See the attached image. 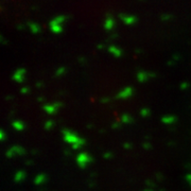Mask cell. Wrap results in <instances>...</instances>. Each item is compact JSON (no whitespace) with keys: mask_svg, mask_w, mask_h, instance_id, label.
I'll return each mask as SVG.
<instances>
[{"mask_svg":"<svg viewBox=\"0 0 191 191\" xmlns=\"http://www.w3.org/2000/svg\"><path fill=\"white\" fill-rule=\"evenodd\" d=\"M63 137L67 143L71 146L73 150H80L83 146L85 144V140L83 139L77 134L70 130H64L63 131Z\"/></svg>","mask_w":191,"mask_h":191,"instance_id":"obj_1","label":"cell"},{"mask_svg":"<svg viewBox=\"0 0 191 191\" xmlns=\"http://www.w3.org/2000/svg\"><path fill=\"white\" fill-rule=\"evenodd\" d=\"M93 162V158L87 153H80L77 156V164L80 168H86L90 162Z\"/></svg>","mask_w":191,"mask_h":191,"instance_id":"obj_2","label":"cell"},{"mask_svg":"<svg viewBox=\"0 0 191 191\" xmlns=\"http://www.w3.org/2000/svg\"><path fill=\"white\" fill-rule=\"evenodd\" d=\"M25 153H26V151H25V149L21 148V147H13V148L9 149V150L6 151V155L8 158H13V157H15L16 155L17 156L24 155Z\"/></svg>","mask_w":191,"mask_h":191,"instance_id":"obj_3","label":"cell"},{"mask_svg":"<svg viewBox=\"0 0 191 191\" xmlns=\"http://www.w3.org/2000/svg\"><path fill=\"white\" fill-rule=\"evenodd\" d=\"M59 107H61V103L54 102V103H51V104L44 105V110H45L48 115H54L55 113L59 110Z\"/></svg>","mask_w":191,"mask_h":191,"instance_id":"obj_4","label":"cell"},{"mask_svg":"<svg viewBox=\"0 0 191 191\" xmlns=\"http://www.w3.org/2000/svg\"><path fill=\"white\" fill-rule=\"evenodd\" d=\"M133 95H134V89H133L132 87H125V88H123L121 91H119L118 95H117V98L125 100V99L131 98Z\"/></svg>","mask_w":191,"mask_h":191,"instance_id":"obj_5","label":"cell"},{"mask_svg":"<svg viewBox=\"0 0 191 191\" xmlns=\"http://www.w3.org/2000/svg\"><path fill=\"white\" fill-rule=\"evenodd\" d=\"M26 77V69L24 68H18L17 70L14 72L13 74V80L17 83H22Z\"/></svg>","mask_w":191,"mask_h":191,"instance_id":"obj_6","label":"cell"},{"mask_svg":"<svg viewBox=\"0 0 191 191\" xmlns=\"http://www.w3.org/2000/svg\"><path fill=\"white\" fill-rule=\"evenodd\" d=\"M153 75L154 74H152V73L144 72V71H139V72L137 73V80L140 83H143V82L148 81V80L150 79L151 77H153Z\"/></svg>","mask_w":191,"mask_h":191,"instance_id":"obj_7","label":"cell"},{"mask_svg":"<svg viewBox=\"0 0 191 191\" xmlns=\"http://www.w3.org/2000/svg\"><path fill=\"white\" fill-rule=\"evenodd\" d=\"M46 181H47V176H46V174L40 173V174H37V175L35 176V178H34V184L37 186H40V185H43V184H45Z\"/></svg>","mask_w":191,"mask_h":191,"instance_id":"obj_8","label":"cell"},{"mask_svg":"<svg viewBox=\"0 0 191 191\" xmlns=\"http://www.w3.org/2000/svg\"><path fill=\"white\" fill-rule=\"evenodd\" d=\"M120 18L122 19V21L124 24H126V25H132L136 21V18L131 15H120Z\"/></svg>","mask_w":191,"mask_h":191,"instance_id":"obj_9","label":"cell"},{"mask_svg":"<svg viewBox=\"0 0 191 191\" xmlns=\"http://www.w3.org/2000/svg\"><path fill=\"white\" fill-rule=\"evenodd\" d=\"M14 179H15L16 183H21V181H24L25 179H26V172L25 171H17L15 174V176H14Z\"/></svg>","mask_w":191,"mask_h":191,"instance_id":"obj_10","label":"cell"},{"mask_svg":"<svg viewBox=\"0 0 191 191\" xmlns=\"http://www.w3.org/2000/svg\"><path fill=\"white\" fill-rule=\"evenodd\" d=\"M12 126L14 128V130H16L17 132H22V131L25 130V128H26V125H25L24 122H21V121H14L12 123Z\"/></svg>","mask_w":191,"mask_h":191,"instance_id":"obj_11","label":"cell"},{"mask_svg":"<svg viewBox=\"0 0 191 191\" xmlns=\"http://www.w3.org/2000/svg\"><path fill=\"white\" fill-rule=\"evenodd\" d=\"M175 120H176V118L173 116V115H167V116H165L162 118V123H165V124H173L174 122H175Z\"/></svg>","mask_w":191,"mask_h":191,"instance_id":"obj_12","label":"cell"},{"mask_svg":"<svg viewBox=\"0 0 191 191\" xmlns=\"http://www.w3.org/2000/svg\"><path fill=\"white\" fill-rule=\"evenodd\" d=\"M109 51L116 57H120L121 54H122V51H121L118 47H116V46H110V47L109 48Z\"/></svg>","mask_w":191,"mask_h":191,"instance_id":"obj_13","label":"cell"},{"mask_svg":"<svg viewBox=\"0 0 191 191\" xmlns=\"http://www.w3.org/2000/svg\"><path fill=\"white\" fill-rule=\"evenodd\" d=\"M65 19H66V17L63 15L56 16L54 19H52L51 21H50V25H59V26H62V24L65 21Z\"/></svg>","mask_w":191,"mask_h":191,"instance_id":"obj_14","label":"cell"},{"mask_svg":"<svg viewBox=\"0 0 191 191\" xmlns=\"http://www.w3.org/2000/svg\"><path fill=\"white\" fill-rule=\"evenodd\" d=\"M114 25H115L114 19L109 16V17L106 18V20H105V22H104V28L106 30H113V28H114Z\"/></svg>","mask_w":191,"mask_h":191,"instance_id":"obj_15","label":"cell"},{"mask_svg":"<svg viewBox=\"0 0 191 191\" xmlns=\"http://www.w3.org/2000/svg\"><path fill=\"white\" fill-rule=\"evenodd\" d=\"M120 120H121V122L124 124H130L133 122L132 116H131V115H128V114H123L122 116H121Z\"/></svg>","mask_w":191,"mask_h":191,"instance_id":"obj_16","label":"cell"},{"mask_svg":"<svg viewBox=\"0 0 191 191\" xmlns=\"http://www.w3.org/2000/svg\"><path fill=\"white\" fill-rule=\"evenodd\" d=\"M50 29L53 33H59L62 32V26L59 25H50Z\"/></svg>","mask_w":191,"mask_h":191,"instance_id":"obj_17","label":"cell"},{"mask_svg":"<svg viewBox=\"0 0 191 191\" xmlns=\"http://www.w3.org/2000/svg\"><path fill=\"white\" fill-rule=\"evenodd\" d=\"M29 27H30V30H31L33 33H37V32H40V27H38V25H36V24H33V22H31V24L29 25Z\"/></svg>","mask_w":191,"mask_h":191,"instance_id":"obj_18","label":"cell"},{"mask_svg":"<svg viewBox=\"0 0 191 191\" xmlns=\"http://www.w3.org/2000/svg\"><path fill=\"white\" fill-rule=\"evenodd\" d=\"M151 114L150 109H147V107H144V109H142L141 110H140V115H141L142 117H149Z\"/></svg>","mask_w":191,"mask_h":191,"instance_id":"obj_19","label":"cell"},{"mask_svg":"<svg viewBox=\"0 0 191 191\" xmlns=\"http://www.w3.org/2000/svg\"><path fill=\"white\" fill-rule=\"evenodd\" d=\"M65 72H66V68L65 67H59L56 70V72H55V75H56V77H61V75L65 74Z\"/></svg>","mask_w":191,"mask_h":191,"instance_id":"obj_20","label":"cell"},{"mask_svg":"<svg viewBox=\"0 0 191 191\" xmlns=\"http://www.w3.org/2000/svg\"><path fill=\"white\" fill-rule=\"evenodd\" d=\"M53 121H47V122L45 123V126H44V128H45V130L46 131H50L51 130L52 128H53Z\"/></svg>","mask_w":191,"mask_h":191,"instance_id":"obj_21","label":"cell"},{"mask_svg":"<svg viewBox=\"0 0 191 191\" xmlns=\"http://www.w3.org/2000/svg\"><path fill=\"white\" fill-rule=\"evenodd\" d=\"M0 139H1V141L6 140V132L4 131H0Z\"/></svg>","mask_w":191,"mask_h":191,"instance_id":"obj_22","label":"cell"},{"mask_svg":"<svg viewBox=\"0 0 191 191\" xmlns=\"http://www.w3.org/2000/svg\"><path fill=\"white\" fill-rule=\"evenodd\" d=\"M188 87H189V84H188V83H183V84L181 85V88L183 89V90H185V89H187Z\"/></svg>","mask_w":191,"mask_h":191,"instance_id":"obj_23","label":"cell"},{"mask_svg":"<svg viewBox=\"0 0 191 191\" xmlns=\"http://www.w3.org/2000/svg\"><path fill=\"white\" fill-rule=\"evenodd\" d=\"M20 93L21 94H28L29 93V88H28V87H22L21 90H20Z\"/></svg>","mask_w":191,"mask_h":191,"instance_id":"obj_24","label":"cell"},{"mask_svg":"<svg viewBox=\"0 0 191 191\" xmlns=\"http://www.w3.org/2000/svg\"><path fill=\"white\" fill-rule=\"evenodd\" d=\"M104 157L106 158V159H109V158H112V153H105L104 154Z\"/></svg>","mask_w":191,"mask_h":191,"instance_id":"obj_25","label":"cell"},{"mask_svg":"<svg viewBox=\"0 0 191 191\" xmlns=\"http://www.w3.org/2000/svg\"><path fill=\"white\" fill-rule=\"evenodd\" d=\"M186 179H187L188 181H189L190 186H191V173L190 174H187V176H186Z\"/></svg>","mask_w":191,"mask_h":191,"instance_id":"obj_26","label":"cell"},{"mask_svg":"<svg viewBox=\"0 0 191 191\" xmlns=\"http://www.w3.org/2000/svg\"><path fill=\"white\" fill-rule=\"evenodd\" d=\"M124 148H125V149H131V148H132V146H131V143H124Z\"/></svg>","mask_w":191,"mask_h":191,"instance_id":"obj_27","label":"cell"},{"mask_svg":"<svg viewBox=\"0 0 191 191\" xmlns=\"http://www.w3.org/2000/svg\"><path fill=\"white\" fill-rule=\"evenodd\" d=\"M143 148H146L147 150H149V149L151 148V146H150V144H149V143H144V144H143Z\"/></svg>","mask_w":191,"mask_h":191,"instance_id":"obj_28","label":"cell"},{"mask_svg":"<svg viewBox=\"0 0 191 191\" xmlns=\"http://www.w3.org/2000/svg\"><path fill=\"white\" fill-rule=\"evenodd\" d=\"M118 126H120V124H119V122H115V124H114V125H113V128H118Z\"/></svg>","mask_w":191,"mask_h":191,"instance_id":"obj_29","label":"cell"},{"mask_svg":"<svg viewBox=\"0 0 191 191\" xmlns=\"http://www.w3.org/2000/svg\"><path fill=\"white\" fill-rule=\"evenodd\" d=\"M170 16H162V19H169Z\"/></svg>","mask_w":191,"mask_h":191,"instance_id":"obj_30","label":"cell"},{"mask_svg":"<svg viewBox=\"0 0 191 191\" xmlns=\"http://www.w3.org/2000/svg\"><path fill=\"white\" fill-rule=\"evenodd\" d=\"M144 191H152V190H144Z\"/></svg>","mask_w":191,"mask_h":191,"instance_id":"obj_31","label":"cell"}]
</instances>
